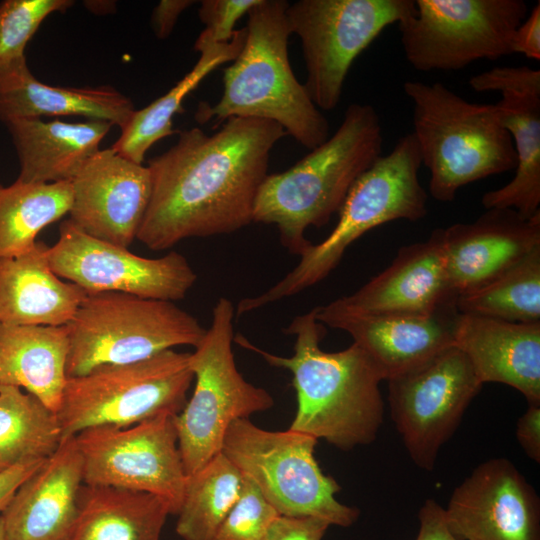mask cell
I'll return each instance as SVG.
<instances>
[{"instance_id":"1","label":"cell","mask_w":540,"mask_h":540,"mask_svg":"<svg viewBox=\"0 0 540 540\" xmlns=\"http://www.w3.org/2000/svg\"><path fill=\"white\" fill-rule=\"evenodd\" d=\"M286 132L277 123L232 117L213 135L179 133L148 165L152 191L136 239L165 250L193 237L229 234L253 222L270 152Z\"/></svg>"},{"instance_id":"2","label":"cell","mask_w":540,"mask_h":540,"mask_svg":"<svg viewBox=\"0 0 540 540\" xmlns=\"http://www.w3.org/2000/svg\"><path fill=\"white\" fill-rule=\"evenodd\" d=\"M285 333L296 338L289 357L267 352L242 335L234 341L269 365L291 372L297 411L289 429L344 451L374 442L384 419V378L372 359L355 343L324 351L320 343L326 329L316 319V307L296 316Z\"/></svg>"},{"instance_id":"3","label":"cell","mask_w":540,"mask_h":540,"mask_svg":"<svg viewBox=\"0 0 540 540\" xmlns=\"http://www.w3.org/2000/svg\"><path fill=\"white\" fill-rule=\"evenodd\" d=\"M379 115L369 104L353 103L334 134L289 169L268 174L256 196L253 222L273 224L290 253L311 244L305 232L339 212L357 178L382 155Z\"/></svg>"},{"instance_id":"4","label":"cell","mask_w":540,"mask_h":540,"mask_svg":"<svg viewBox=\"0 0 540 540\" xmlns=\"http://www.w3.org/2000/svg\"><path fill=\"white\" fill-rule=\"evenodd\" d=\"M288 4L285 0H259L248 11L245 43L224 70L222 96L214 105L201 103L197 121L232 117L273 121L310 150L328 139V120L289 62Z\"/></svg>"},{"instance_id":"5","label":"cell","mask_w":540,"mask_h":540,"mask_svg":"<svg viewBox=\"0 0 540 540\" xmlns=\"http://www.w3.org/2000/svg\"><path fill=\"white\" fill-rule=\"evenodd\" d=\"M419 147L412 133L401 137L354 182L331 233L310 244L297 265L268 290L237 305V316L294 296L325 279L347 248L366 232L395 220L418 221L427 215V193L420 183Z\"/></svg>"},{"instance_id":"6","label":"cell","mask_w":540,"mask_h":540,"mask_svg":"<svg viewBox=\"0 0 540 540\" xmlns=\"http://www.w3.org/2000/svg\"><path fill=\"white\" fill-rule=\"evenodd\" d=\"M403 89L435 200L450 202L461 187L516 168L513 141L495 104L469 102L441 82L408 80Z\"/></svg>"},{"instance_id":"7","label":"cell","mask_w":540,"mask_h":540,"mask_svg":"<svg viewBox=\"0 0 540 540\" xmlns=\"http://www.w3.org/2000/svg\"><path fill=\"white\" fill-rule=\"evenodd\" d=\"M66 328L68 378L102 365L142 361L177 346L195 348L206 332L174 302L114 291L87 293Z\"/></svg>"},{"instance_id":"8","label":"cell","mask_w":540,"mask_h":540,"mask_svg":"<svg viewBox=\"0 0 540 540\" xmlns=\"http://www.w3.org/2000/svg\"><path fill=\"white\" fill-rule=\"evenodd\" d=\"M317 442L291 429H262L246 418L230 425L221 451L280 516L312 517L330 526L349 527L360 511L336 499L341 486L315 459Z\"/></svg>"},{"instance_id":"9","label":"cell","mask_w":540,"mask_h":540,"mask_svg":"<svg viewBox=\"0 0 540 540\" xmlns=\"http://www.w3.org/2000/svg\"><path fill=\"white\" fill-rule=\"evenodd\" d=\"M235 308L221 297L212 310L210 327L189 356L195 386L175 416L178 446L187 475L193 474L222 450L230 425L266 411L274 400L264 388L246 381L232 350Z\"/></svg>"},{"instance_id":"10","label":"cell","mask_w":540,"mask_h":540,"mask_svg":"<svg viewBox=\"0 0 540 540\" xmlns=\"http://www.w3.org/2000/svg\"><path fill=\"white\" fill-rule=\"evenodd\" d=\"M189 356L170 349L68 378L56 413L62 440L89 428L129 427L162 414H179L194 381Z\"/></svg>"},{"instance_id":"11","label":"cell","mask_w":540,"mask_h":540,"mask_svg":"<svg viewBox=\"0 0 540 540\" xmlns=\"http://www.w3.org/2000/svg\"><path fill=\"white\" fill-rule=\"evenodd\" d=\"M416 11L415 0H299L288 4L289 28L301 41L316 107L331 111L340 102L354 60L389 25Z\"/></svg>"},{"instance_id":"12","label":"cell","mask_w":540,"mask_h":540,"mask_svg":"<svg viewBox=\"0 0 540 540\" xmlns=\"http://www.w3.org/2000/svg\"><path fill=\"white\" fill-rule=\"evenodd\" d=\"M398 24L407 62L417 71H455L512 54L516 28L528 15L523 0H415Z\"/></svg>"},{"instance_id":"13","label":"cell","mask_w":540,"mask_h":540,"mask_svg":"<svg viewBox=\"0 0 540 540\" xmlns=\"http://www.w3.org/2000/svg\"><path fill=\"white\" fill-rule=\"evenodd\" d=\"M387 382L390 417L411 460L433 471L483 384L454 345Z\"/></svg>"},{"instance_id":"14","label":"cell","mask_w":540,"mask_h":540,"mask_svg":"<svg viewBox=\"0 0 540 540\" xmlns=\"http://www.w3.org/2000/svg\"><path fill=\"white\" fill-rule=\"evenodd\" d=\"M173 414L129 427L101 426L74 436L83 463V481L161 497L177 515L187 474Z\"/></svg>"},{"instance_id":"15","label":"cell","mask_w":540,"mask_h":540,"mask_svg":"<svg viewBox=\"0 0 540 540\" xmlns=\"http://www.w3.org/2000/svg\"><path fill=\"white\" fill-rule=\"evenodd\" d=\"M47 256L56 275L87 293L114 291L174 302L183 299L197 280L178 252L141 257L86 234L70 219L60 224L58 241L48 247Z\"/></svg>"},{"instance_id":"16","label":"cell","mask_w":540,"mask_h":540,"mask_svg":"<svg viewBox=\"0 0 540 540\" xmlns=\"http://www.w3.org/2000/svg\"><path fill=\"white\" fill-rule=\"evenodd\" d=\"M445 519L458 540H540V499L512 461L491 458L454 488Z\"/></svg>"},{"instance_id":"17","label":"cell","mask_w":540,"mask_h":540,"mask_svg":"<svg viewBox=\"0 0 540 540\" xmlns=\"http://www.w3.org/2000/svg\"><path fill=\"white\" fill-rule=\"evenodd\" d=\"M469 85L477 92L500 94L495 107L517 156L514 177L486 192L483 207L510 208L526 219L540 214V70L497 66L472 76Z\"/></svg>"},{"instance_id":"18","label":"cell","mask_w":540,"mask_h":540,"mask_svg":"<svg viewBox=\"0 0 540 540\" xmlns=\"http://www.w3.org/2000/svg\"><path fill=\"white\" fill-rule=\"evenodd\" d=\"M70 220L86 234L128 248L136 239L149 205L148 166L112 148L90 157L71 180Z\"/></svg>"},{"instance_id":"19","label":"cell","mask_w":540,"mask_h":540,"mask_svg":"<svg viewBox=\"0 0 540 540\" xmlns=\"http://www.w3.org/2000/svg\"><path fill=\"white\" fill-rule=\"evenodd\" d=\"M455 300L437 228L427 240L402 246L385 270L332 302L357 314L430 316L455 307Z\"/></svg>"},{"instance_id":"20","label":"cell","mask_w":540,"mask_h":540,"mask_svg":"<svg viewBox=\"0 0 540 540\" xmlns=\"http://www.w3.org/2000/svg\"><path fill=\"white\" fill-rule=\"evenodd\" d=\"M458 313L452 307L430 316L364 315L345 311L333 302L316 307V319L347 332L386 381L453 346Z\"/></svg>"},{"instance_id":"21","label":"cell","mask_w":540,"mask_h":540,"mask_svg":"<svg viewBox=\"0 0 540 540\" xmlns=\"http://www.w3.org/2000/svg\"><path fill=\"white\" fill-rule=\"evenodd\" d=\"M439 229L456 298L488 282L540 246V214L526 219L510 208L486 209L472 222Z\"/></svg>"},{"instance_id":"22","label":"cell","mask_w":540,"mask_h":540,"mask_svg":"<svg viewBox=\"0 0 540 540\" xmlns=\"http://www.w3.org/2000/svg\"><path fill=\"white\" fill-rule=\"evenodd\" d=\"M83 463L74 436L16 490L0 513L6 540H69L79 509Z\"/></svg>"},{"instance_id":"23","label":"cell","mask_w":540,"mask_h":540,"mask_svg":"<svg viewBox=\"0 0 540 540\" xmlns=\"http://www.w3.org/2000/svg\"><path fill=\"white\" fill-rule=\"evenodd\" d=\"M454 346L482 384L508 385L540 404V323H516L458 313Z\"/></svg>"},{"instance_id":"24","label":"cell","mask_w":540,"mask_h":540,"mask_svg":"<svg viewBox=\"0 0 540 540\" xmlns=\"http://www.w3.org/2000/svg\"><path fill=\"white\" fill-rule=\"evenodd\" d=\"M47 250L37 241L23 254L0 257L1 324L62 326L75 315L87 292L53 272Z\"/></svg>"},{"instance_id":"25","label":"cell","mask_w":540,"mask_h":540,"mask_svg":"<svg viewBox=\"0 0 540 540\" xmlns=\"http://www.w3.org/2000/svg\"><path fill=\"white\" fill-rule=\"evenodd\" d=\"M136 109L110 86L72 88L40 82L22 58L0 71V120L6 124L41 116H85L124 127Z\"/></svg>"},{"instance_id":"26","label":"cell","mask_w":540,"mask_h":540,"mask_svg":"<svg viewBox=\"0 0 540 540\" xmlns=\"http://www.w3.org/2000/svg\"><path fill=\"white\" fill-rule=\"evenodd\" d=\"M20 164L18 180L53 183L71 181L97 153L112 124L103 120L69 123L19 119L5 124Z\"/></svg>"},{"instance_id":"27","label":"cell","mask_w":540,"mask_h":540,"mask_svg":"<svg viewBox=\"0 0 540 540\" xmlns=\"http://www.w3.org/2000/svg\"><path fill=\"white\" fill-rule=\"evenodd\" d=\"M66 325L0 323V385L14 386L57 413L68 380Z\"/></svg>"},{"instance_id":"28","label":"cell","mask_w":540,"mask_h":540,"mask_svg":"<svg viewBox=\"0 0 540 540\" xmlns=\"http://www.w3.org/2000/svg\"><path fill=\"white\" fill-rule=\"evenodd\" d=\"M171 514L168 502L154 494L83 484L69 540H160Z\"/></svg>"},{"instance_id":"29","label":"cell","mask_w":540,"mask_h":540,"mask_svg":"<svg viewBox=\"0 0 540 540\" xmlns=\"http://www.w3.org/2000/svg\"><path fill=\"white\" fill-rule=\"evenodd\" d=\"M246 39V27L236 30L229 42L218 43L204 29L195 42L200 57L194 67L166 94L148 106L135 110L121 128V135L112 149L121 156L142 164L146 152L160 139L172 135L173 116L181 111L184 98L220 65L234 61Z\"/></svg>"},{"instance_id":"30","label":"cell","mask_w":540,"mask_h":540,"mask_svg":"<svg viewBox=\"0 0 540 540\" xmlns=\"http://www.w3.org/2000/svg\"><path fill=\"white\" fill-rule=\"evenodd\" d=\"M73 200L71 181L53 183L16 180L0 185V257L31 250L38 233L69 213Z\"/></svg>"},{"instance_id":"31","label":"cell","mask_w":540,"mask_h":540,"mask_svg":"<svg viewBox=\"0 0 540 540\" xmlns=\"http://www.w3.org/2000/svg\"><path fill=\"white\" fill-rule=\"evenodd\" d=\"M61 442L55 412L18 387L0 385V473L48 458Z\"/></svg>"},{"instance_id":"32","label":"cell","mask_w":540,"mask_h":540,"mask_svg":"<svg viewBox=\"0 0 540 540\" xmlns=\"http://www.w3.org/2000/svg\"><path fill=\"white\" fill-rule=\"evenodd\" d=\"M240 470L222 453L187 475L176 532L184 540H210L237 501Z\"/></svg>"},{"instance_id":"33","label":"cell","mask_w":540,"mask_h":540,"mask_svg":"<svg viewBox=\"0 0 540 540\" xmlns=\"http://www.w3.org/2000/svg\"><path fill=\"white\" fill-rule=\"evenodd\" d=\"M470 314L516 323H540V246L483 285L457 296Z\"/></svg>"},{"instance_id":"34","label":"cell","mask_w":540,"mask_h":540,"mask_svg":"<svg viewBox=\"0 0 540 540\" xmlns=\"http://www.w3.org/2000/svg\"><path fill=\"white\" fill-rule=\"evenodd\" d=\"M71 0H4L0 3V71L25 57V47L45 18Z\"/></svg>"},{"instance_id":"35","label":"cell","mask_w":540,"mask_h":540,"mask_svg":"<svg viewBox=\"0 0 540 540\" xmlns=\"http://www.w3.org/2000/svg\"><path fill=\"white\" fill-rule=\"evenodd\" d=\"M279 516L247 477L239 497L210 540H263Z\"/></svg>"},{"instance_id":"36","label":"cell","mask_w":540,"mask_h":540,"mask_svg":"<svg viewBox=\"0 0 540 540\" xmlns=\"http://www.w3.org/2000/svg\"><path fill=\"white\" fill-rule=\"evenodd\" d=\"M259 0H203L198 12L215 42H229L236 22L258 3Z\"/></svg>"},{"instance_id":"37","label":"cell","mask_w":540,"mask_h":540,"mask_svg":"<svg viewBox=\"0 0 540 540\" xmlns=\"http://www.w3.org/2000/svg\"><path fill=\"white\" fill-rule=\"evenodd\" d=\"M329 526L317 518L279 515L263 540H322Z\"/></svg>"},{"instance_id":"38","label":"cell","mask_w":540,"mask_h":540,"mask_svg":"<svg viewBox=\"0 0 540 540\" xmlns=\"http://www.w3.org/2000/svg\"><path fill=\"white\" fill-rule=\"evenodd\" d=\"M512 54L520 53L534 60H540V3L533 7L529 15L516 28L511 41Z\"/></svg>"},{"instance_id":"39","label":"cell","mask_w":540,"mask_h":540,"mask_svg":"<svg viewBox=\"0 0 540 540\" xmlns=\"http://www.w3.org/2000/svg\"><path fill=\"white\" fill-rule=\"evenodd\" d=\"M419 531L415 540H458L449 530L444 508L436 500L426 499L418 512Z\"/></svg>"},{"instance_id":"40","label":"cell","mask_w":540,"mask_h":540,"mask_svg":"<svg viewBox=\"0 0 540 540\" xmlns=\"http://www.w3.org/2000/svg\"><path fill=\"white\" fill-rule=\"evenodd\" d=\"M516 438L526 456L540 463V404H528L517 421Z\"/></svg>"},{"instance_id":"41","label":"cell","mask_w":540,"mask_h":540,"mask_svg":"<svg viewBox=\"0 0 540 540\" xmlns=\"http://www.w3.org/2000/svg\"><path fill=\"white\" fill-rule=\"evenodd\" d=\"M191 0H162L152 13V27L159 39L167 38L172 32L180 14L193 5Z\"/></svg>"},{"instance_id":"42","label":"cell","mask_w":540,"mask_h":540,"mask_svg":"<svg viewBox=\"0 0 540 540\" xmlns=\"http://www.w3.org/2000/svg\"><path fill=\"white\" fill-rule=\"evenodd\" d=\"M44 460L21 464L0 473V513L18 487L41 466Z\"/></svg>"},{"instance_id":"43","label":"cell","mask_w":540,"mask_h":540,"mask_svg":"<svg viewBox=\"0 0 540 540\" xmlns=\"http://www.w3.org/2000/svg\"><path fill=\"white\" fill-rule=\"evenodd\" d=\"M0 540H6L5 539V532H4V526H3V520L0 514Z\"/></svg>"}]
</instances>
